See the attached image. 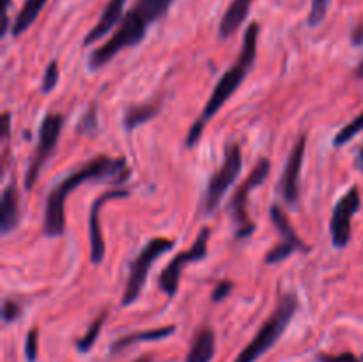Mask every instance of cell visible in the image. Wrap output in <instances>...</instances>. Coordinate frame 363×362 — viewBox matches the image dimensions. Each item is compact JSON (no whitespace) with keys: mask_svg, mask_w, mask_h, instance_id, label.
<instances>
[{"mask_svg":"<svg viewBox=\"0 0 363 362\" xmlns=\"http://www.w3.org/2000/svg\"><path fill=\"white\" fill-rule=\"evenodd\" d=\"M21 316V305L14 298H6L2 305V318L6 323H13Z\"/></svg>","mask_w":363,"mask_h":362,"instance_id":"obj_27","label":"cell"},{"mask_svg":"<svg viewBox=\"0 0 363 362\" xmlns=\"http://www.w3.org/2000/svg\"><path fill=\"white\" fill-rule=\"evenodd\" d=\"M174 0H137L126 16L121 20L119 27L108 41L94 50L89 55V70L96 71L113 59L121 50L137 46L144 41L147 28L169 13Z\"/></svg>","mask_w":363,"mask_h":362,"instance_id":"obj_3","label":"cell"},{"mask_svg":"<svg viewBox=\"0 0 363 362\" xmlns=\"http://www.w3.org/2000/svg\"><path fill=\"white\" fill-rule=\"evenodd\" d=\"M11 7V0H6V6H4V25H2V35H6L7 27H9V21H7V11Z\"/></svg>","mask_w":363,"mask_h":362,"instance_id":"obj_31","label":"cell"},{"mask_svg":"<svg viewBox=\"0 0 363 362\" xmlns=\"http://www.w3.org/2000/svg\"><path fill=\"white\" fill-rule=\"evenodd\" d=\"M38 351H39V334L38 329H30L25 337V358L27 362L38 361Z\"/></svg>","mask_w":363,"mask_h":362,"instance_id":"obj_26","label":"cell"},{"mask_svg":"<svg viewBox=\"0 0 363 362\" xmlns=\"http://www.w3.org/2000/svg\"><path fill=\"white\" fill-rule=\"evenodd\" d=\"M174 332H176V327L165 325V327H160V329L144 330V332L128 334V336L119 337V339L112 344V351H121L123 348L131 346V344H137V343H145V341H162L165 339V337L172 336Z\"/></svg>","mask_w":363,"mask_h":362,"instance_id":"obj_20","label":"cell"},{"mask_svg":"<svg viewBox=\"0 0 363 362\" xmlns=\"http://www.w3.org/2000/svg\"><path fill=\"white\" fill-rule=\"evenodd\" d=\"M78 131L85 135H94L98 131V110H96V103H91L87 112L78 123Z\"/></svg>","mask_w":363,"mask_h":362,"instance_id":"obj_25","label":"cell"},{"mask_svg":"<svg viewBox=\"0 0 363 362\" xmlns=\"http://www.w3.org/2000/svg\"><path fill=\"white\" fill-rule=\"evenodd\" d=\"M357 77L363 78V60L360 64H358V67H357Z\"/></svg>","mask_w":363,"mask_h":362,"instance_id":"obj_33","label":"cell"},{"mask_svg":"<svg viewBox=\"0 0 363 362\" xmlns=\"http://www.w3.org/2000/svg\"><path fill=\"white\" fill-rule=\"evenodd\" d=\"M48 0H25L21 9L18 11L16 18L13 21V27H11V34L14 38L23 34L25 31H28V27H32L35 20H38L39 13L43 11V7L46 6Z\"/></svg>","mask_w":363,"mask_h":362,"instance_id":"obj_19","label":"cell"},{"mask_svg":"<svg viewBox=\"0 0 363 362\" xmlns=\"http://www.w3.org/2000/svg\"><path fill=\"white\" fill-rule=\"evenodd\" d=\"M59 77H60L59 64H57V60H52V62L46 66L45 73H43V82H41L43 94H50V92L57 87V84H59Z\"/></svg>","mask_w":363,"mask_h":362,"instance_id":"obj_24","label":"cell"},{"mask_svg":"<svg viewBox=\"0 0 363 362\" xmlns=\"http://www.w3.org/2000/svg\"><path fill=\"white\" fill-rule=\"evenodd\" d=\"M351 41H353V45L357 46L363 45V25H358V27L354 28L353 34H351Z\"/></svg>","mask_w":363,"mask_h":362,"instance_id":"obj_30","label":"cell"},{"mask_svg":"<svg viewBox=\"0 0 363 362\" xmlns=\"http://www.w3.org/2000/svg\"><path fill=\"white\" fill-rule=\"evenodd\" d=\"M216 350V337L213 329L209 327H202L197 330L191 343L190 351L186 355L184 362H211L215 357Z\"/></svg>","mask_w":363,"mask_h":362,"instance_id":"obj_17","label":"cell"},{"mask_svg":"<svg viewBox=\"0 0 363 362\" xmlns=\"http://www.w3.org/2000/svg\"><path fill=\"white\" fill-rule=\"evenodd\" d=\"M269 216H272V222L275 224L277 231L280 233V243L275 245L272 251L266 254L264 263L266 265H277V263H282L284 259L291 258L294 252H308L311 247L307 243H303L298 233L294 231L293 224H291L289 216L286 215L282 208L279 204H273L269 208Z\"/></svg>","mask_w":363,"mask_h":362,"instance_id":"obj_10","label":"cell"},{"mask_svg":"<svg viewBox=\"0 0 363 362\" xmlns=\"http://www.w3.org/2000/svg\"><path fill=\"white\" fill-rule=\"evenodd\" d=\"M362 208L360 188L351 187L333 206L332 220H330V234L335 248H344L351 240V220Z\"/></svg>","mask_w":363,"mask_h":362,"instance_id":"obj_11","label":"cell"},{"mask_svg":"<svg viewBox=\"0 0 363 362\" xmlns=\"http://www.w3.org/2000/svg\"><path fill=\"white\" fill-rule=\"evenodd\" d=\"M135 362H152V358L149 357V355H145V357H140V358H137V361Z\"/></svg>","mask_w":363,"mask_h":362,"instance_id":"obj_34","label":"cell"},{"mask_svg":"<svg viewBox=\"0 0 363 362\" xmlns=\"http://www.w3.org/2000/svg\"><path fill=\"white\" fill-rule=\"evenodd\" d=\"M64 128V116L62 114H46L39 126V137L35 151L32 155L30 162L27 165V172H25V188L32 190L34 185L38 183L39 174H41L43 167L46 165L50 158L53 156L57 144H59V137L62 133Z\"/></svg>","mask_w":363,"mask_h":362,"instance_id":"obj_8","label":"cell"},{"mask_svg":"<svg viewBox=\"0 0 363 362\" xmlns=\"http://www.w3.org/2000/svg\"><path fill=\"white\" fill-rule=\"evenodd\" d=\"M21 219V199L18 192L16 181H11L2 192V202H0V231L2 234H9L20 224Z\"/></svg>","mask_w":363,"mask_h":362,"instance_id":"obj_14","label":"cell"},{"mask_svg":"<svg viewBox=\"0 0 363 362\" xmlns=\"http://www.w3.org/2000/svg\"><path fill=\"white\" fill-rule=\"evenodd\" d=\"M298 302L296 295L287 293L280 298L279 305H277L275 312L262 323V327L259 329V332L255 334L254 339L248 343V346L238 355V358L234 362H255L257 358H261L269 348H273V344L280 339L286 329L289 327L291 319L294 318L298 311Z\"/></svg>","mask_w":363,"mask_h":362,"instance_id":"obj_4","label":"cell"},{"mask_svg":"<svg viewBox=\"0 0 363 362\" xmlns=\"http://www.w3.org/2000/svg\"><path fill=\"white\" fill-rule=\"evenodd\" d=\"M269 169H272V162L268 158L259 160L254 165V169L250 170V174L245 177V181H241V185L234 192L233 199H230L229 215L233 219L234 226H236V231H234L236 240H245V238L254 234L255 224L252 222L250 215H248V194L264 183L269 174Z\"/></svg>","mask_w":363,"mask_h":362,"instance_id":"obj_5","label":"cell"},{"mask_svg":"<svg viewBox=\"0 0 363 362\" xmlns=\"http://www.w3.org/2000/svg\"><path fill=\"white\" fill-rule=\"evenodd\" d=\"M318 362H362V361L357 357V355L351 353V351H346V353H340V355L319 353Z\"/></svg>","mask_w":363,"mask_h":362,"instance_id":"obj_29","label":"cell"},{"mask_svg":"<svg viewBox=\"0 0 363 362\" xmlns=\"http://www.w3.org/2000/svg\"><path fill=\"white\" fill-rule=\"evenodd\" d=\"M254 0H233L227 11L223 13L222 21L218 27L220 39H227L233 34H236L238 28L245 23V20L250 14V7Z\"/></svg>","mask_w":363,"mask_h":362,"instance_id":"obj_16","label":"cell"},{"mask_svg":"<svg viewBox=\"0 0 363 362\" xmlns=\"http://www.w3.org/2000/svg\"><path fill=\"white\" fill-rule=\"evenodd\" d=\"M234 287V283L233 280H220V283H216L215 290H213V302H222L225 300L227 297L230 295V291H233Z\"/></svg>","mask_w":363,"mask_h":362,"instance_id":"obj_28","label":"cell"},{"mask_svg":"<svg viewBox=\"0 0 363 362\" xmlns=\"http://www.w3.org/2000/svg\"><path fill=\"white\" fill-rule=\"evenodd\" d=\"M162 110V98L152 99L149 103H142V105H131L128 106L123 117V126L126 131H133L135 128L142 126V124L149 123L155 119Z\"/></svg>","mask_w":363,"mask_h":362,"instance_id":"obj_18","label":"cell"},{"mask_svg":"<svg viewBox=\"0 0 363 362\" xmlns=\"http://www.w3.org/2000/svg\"><path fill=\"white\" fill-rule=\"evenodd\" d=\"M130 176V169L124 158H112L106 155H98L92 160L85 162L77 170L67 174L64 180H60L55 187L50 190L45 204V216H43V233L48 238L62 236L64 227H66V215H64V206L66 197L73 190H77L80 185L89 181H106L116 180V183H123Z\"/></svg>","mask_w":363,"mask_h":362,"instance_id":"obj_1","label":"cell"},{"mask_svg":"<svg viewBox=\"0 0 363 362\" xmlns=\"http://www.w3.org/2000/svg\"><path fill=\"white\" fill-rule=\"evenodd\" d=\"M330 2L332 0H312L311 4V13H308L307 23L311 27H318V25L323 23V20L326 18L330 9Z\"/></svg>","mask_w":363,"mask_h":362,"instance_id":"obj_23","label":"cell"},{"mask_svg":"<svg viewBox=\"0 0 363 362\" xmlns=\"http://www.w3.org/2000/svg\"><path fill=\"white\" fill-rule=\"evenodd\" d=\"M106 316H108V312L106 311L101 312V314H99L98 318L91 323V327L87 329V332H85L84 336L77 341V348L80 353H85V351H89L92 346H94V343L98 341L99 334H101L103 325H105V322H106Z\"/></svg>","mask_w":363,"mask_h":362,"instance_id":"obj_21","label":"cell"},{"mask_svg":"<svg viewBox=\"0 0 363 362\" xmlns=\"http://www.w3.org/2000/svg\"><path fill=\"white\" fill-rule=\"evenodd\" d=\"M124 4H126V0H108V2H106L98 23H96L94 27L89 31V34L84 38V46H91L92 43L105 38V35L119 23L121 18H123Z\"/></svg>","mask_w":363,"mask_h":362,"instance_id":"obj_15","label":"cell"},{"mask_svg":"<svg viewBox=\"0 0 363 362\" xmlns=\"http://www.w3.org/2000/svg\"><path fill=\"white\" fill-rule=\"evenodd\" d=\"M357 162L358 165H360V169H363V146H360L357 151Z\"/></svg>","mask_w":363,"mask_h":362,"instance_id":"obj_32","label":"cell"},{"mask_svg":"<svg viewBox=\"0 0 363 362\" xmlns=\"http://www.w3.org/2000/svg\"><path fill=\"white\" fill-rule=\"evenodd\" d=\"M130 197V192L124 188H113V190L103 192L94 202H92L91 209H89V241H91V261L92 265H101L105 259V238L101 233V222H99V215H101V208L105 202L112 201V199H126Z\"/></svg>","mask_w":363,"mask_h":362,"instance_id":"obj_13","label":"cell"},{"mask_svg":"<svg viewBox=\"0 0 363 362\" xmlns=\"http://www.w3.org/2000/svg\"><path fill=\"white\" fill-rule=\"evenodd\" d=\"M259 32H261V27H259V23H255V21L247 27V31H245V35H243V46H241L240 50V55H238V59L234 60L230 70L222 75L218 84H216L215 89H213L211 96H209L202 114L197 117V121L191 124L190 130H188L186 141H184V144H186L188 149L195 148V146L201 142L209 121H211L213 117L218 114V110L229 102L230 96L240 89V85L243 84L245 78H247L248 73L252 71V67H254V62H255V57H257Z\"/></svg>","mask_w":363,"mask_h":362,"instance_id":"obj_2","label":"cell"},{"mask_svg":"<svg viewBox=\"0 0 363 362\" xmlns=\"http://www.w3.org/2000/svg\"><path fill=\"white\" fill-rule=\"evenodd\" d=\"M305 148H307V137L300 135L294 144L293 151L287 156L286 167H284L282 177H280V195L289 208H296L300 202L301 194V167L305 160Z\"/></svg>","mask_w":363,"mask_h":362,"instance_id":"obj_12","label":"cell"},{"mask_svg":"<svg viewBox=\"0 0 363 362\" xmlns=\"http://www.w3.org/2000/svg\"><path fill=\"white\" fill-rule=\"evenodd\" d=\"M174 245H176V240H170V238L165 236H156L151 238V240L142 247V251L138 252V256L130 265V275H128L123 302H121L124 307L135 304V302L138 300V297H140L142 290H144L145 286L149 272H151V266L155 265L156 259H160L165 252L174 248Z\"/></svg>","mask_w":363,"mask_h":362,"instance_id":"obj_6","label":"cell"},{"mask_svg":"<svg viewBox=\"0 0 363 362\" xmlns=\"http://www.w3.org/2000/svg\"><path fill=\"white\" fill-rule=\"evenodd\" d=\"M209 236H211V229L209 227H202L199 231L197 238H195L194 245H191L188 251L179 252L177 256H174L170 259L169 265L162 270L158 277V284L160 290L167 295V297H174L177 293V287H179V280H181V272L186 265L195 261H202V259L208 256V241Z\"/></svg>","mask_w":363,"mask_h":362,"instance_id":"obj_9","label":"cell"},{"mask_svg":"<svg viewBox=\"0 0 363 362\" xmlns=\"http://www.w3.org/2000/svg\"><path fill=\"white\" fill-rule=\"evenodd\" d=\"M362 131H363V112L360 116L354 117L353 121H350V123H347L346 126H344L342 130L333 137V146H335V148L346 146L347 142L353 141V138L357 137L358 133H362Z\"/></svg>","mask_w":363,"mask_h":362,"instance_id":"obj_22","label":"cell"},{"mask_svg":"<svg viewBox=\"0 0 363 362\" xmlns=\"http://www.w3.org/2000/svg\"><path fill=\"white\" fill-rule=\"evenodd\" d=\"M243 169V155H241V146L238 142H230L225 148L223 162L220 169L209 177V183L206 187L204 201H202V209L206 215H211L222 202L223 195L227 194L234 181L240 176Z\"/></svg>","mask_w":363,"mask_h":362,"instance_id":"obj_7","label":"cell"}]
</instances>
